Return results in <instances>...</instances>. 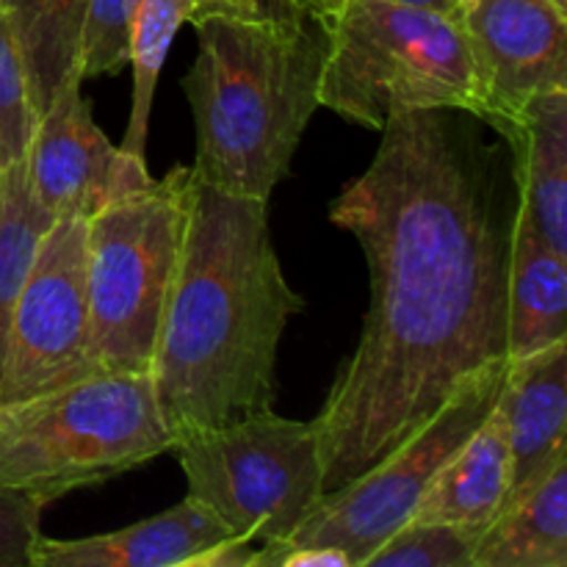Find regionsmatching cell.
<instances>
[{"label":"cell","instance_id":"obj_1","mask_svg":"<svg viewBox=\"0 0 567 567\" xmlns=\"http://www.w3.org/2000/svg\"><path fill=\"white\" fill-rule=\"evenodd\" d=\"M330 221L358 238L371 282L358 349L319 415L324 493L421 430L476 371L507 360V275L518 188L507 142L465 111H399Z\"/></svg>","mask_w":567,"mask_h":567},{"label":"cell","instance_id":"obj_2","mask_svg":"<svg viewBox=\"0 0 567 567\" xmlns=\"http://www.w3.org/2000/svg\"><path fill=\"white\" fill-rule=\"evenodd\" d=\"M266 205L194 177L150 363L172 443L275 408L277 352L305 299L288 286Z\"/></svg>","mask_w":567,"mask_h":567},{"label":"cell","instance_id":"obj_3","mask_svg":"<svg viewBox=\"0 0 567 567\" xmlns=\"http://www.w3.org/2000/svg\"><path fill=\"white\" fill-rule=\"evenodd\" d=\"M194 28L197 59L183 78L197 131L194 177L269 203L321 109L319 25L208 17Z\"/></svg>","mask_w":567,"mask_h":567},{"label":"cell","instance_id":"obj_4","mask_svg":"<svg viewBox=\"0 0 567 567\" xmlns=\"http://www.w3.org/2000/svg\"><path fill=\"white\" fill-rule=\"evenodd\" d=\"M319 105L382 131L399 111L449 109L487 120V83L460 14L402 0H330Z\"/></svg>","mask_w":567,"mask_h":567},{"label":"cell","instance_id":"obj_5","mask_svg":"<svg viewBox=\"0 0 567 567\" xmlns=\"http://www.w3.org/2000/svg\"><path fill=\"white\" fill-rule=\"evenodd\" d=\"M169 449L150 371H94L0 402V485L31 493L44 507Z\"/></svg>","mask_w":567,"mask_h":567},{"label":"cell","instance_id":"obj_6","mask_svg":"<svg viewBox=\"0 0 567 567\" xmlns=\"http://www.w3.org/2000/svg\"><path fill=\"white\" fill-rule=\"evenodd\" d=\"M194 194L192 166L122 192L86 219L89 360L150 371Z\"/></svg>","mask_w":567,"mask_h":567},{"label":"cell","instance_id":"obj_7","mask_svg":"<svg viewBox=\"0 0 567 567\" xmlns=\"http://www.w3.org/2000/svg\"><path fill=\"white\" fill-rule=\"evenodd\" d=\"M188 496L233 535L255 543L286 540L324 496L313 421L282 419L275 408L219 430L172 443Z\"/></svg>","mask_w":567,"mask_h":567},{"label":"cell","instance_id":"obj_8","mask_svg":"<svg viewBox=\"0 0 567 567\" xmlns=\"http://www.w3.org/2000/svg\"><path fill=\"white\" fill-rule=\"evenodd\" d=\"M504 371L507 360L471 374L415 435L358 480L324 493L297 532L277 540V546H332L341 548L354 567H363L393 532L413 518L441 465L485 421L502 391Z\"/></svg>","mask_w":567,"mask_h":567},{"label":"cell","instance_id":"obj_9","mask_svg":"<svg viewBox=\"0 0 567 567\" xmlns=\"http://www.w3.org/2000/svg\"><path fill=\"white\" fill-rule=\"evenodd\" d=\"M94 374L89 360L86 219H55L44 230L11 313L0 402Z\"/></svg>","mask_w":567,"mask_h":567},{"label":"cell","instance_id":"obj_10","mask_svg":"<svg viewBox=\"0 0 567 567\" xmlns=\"http://www.w3.org/2000/svg\"><path fill=\"white\" fill-rule=\"evenodd\" d=\"M81 86V70H75L37 116L25 153L33 197L53 219H89L153 177L147 161L114 147L100 131Z\"/></svg>","mask_w":567,"mask_h":567},{"label":"cell","instance_id":"obj_11","mask_svg":"<svg viewBox=\"0 0 567 567\" xmlns=\"http://www.w3.org/2000/svg\"><path fill=\"white\" fill-rule=\"evenodd\" d=\"M567 9L554 0H471L463 9L487 83L485 125L515 114L529 97L567 89Z\"/></svg>","mask_w":567,"mask_h":567},{"label":"cell","instance_id":"obj_12","mask_svg":"<svg viewBox=\"0 0 567 567\" xmlns=\"http://www.w3.org/2000/svg\"><path fill=\"white\" fill-rule=\"evenodd\" d=\"M496 410L513 460L509 502L567 457V341L507 360Z\"/></svg>","mask_w":567,"mask_h":567},{"label":"cell","instance_id":"obj_13","mask_svg":"<svg viewBox=\"0 0 567 567\" xmlns=\"http://www.w3.org/2000/svg\"><path fill=\"white\" fill-rule=\"evenodd\" d=\"M491 127L509 147L520 214L567 255V89L535 94Z\"/></svg>","mask_w":567,"mask_h":567},{"label":"cell","instance_id":"obj_14","mask_svg":"<svg viewBox=\"0 0 567 567\" xmlns=\"http://www.w3.org/2000/svg\"><path fill=\"white\" fill-rule=\"evenodd\" d=\"M227 537L238 535L197 498L186 496L172 509L125 529L81 540L39 537L31 567H188Z\"/></svg>","mask_w":567,"mask_h":567},{"label":"cell","instance_id":"obj_15","mask_svg":"<svg viewBox=\"0 0 567 567\" xmlns=\"http://www.w3.org/2000/svg\"><path fill=\"white\" fill-rule=\"evenodd\" d=\"M513 482L507 432L496 404L480 426L441 465L410 520L485 532L502 513Z\"/></svg>","mask_w":567,"mask_h":567},{"label":"cell","instance_id":"obj_16","mask_svg":"<svg viewBox=\"0 0 567 567\" xmlns=\"http://www.w3.org/2000/svg\"><path fill=\"white\" fill-rule=\"evenodd\" d=\"M565 313L567 255L548 247L518 208L507 275V360L565 343Z\"/></svg>","mask_w":567,"mask_h":567},{"label":"cell","instance_id":"obj_17","mask_svg":"<svg viewBox=\"0 0 567 567\" xmlns=\"http://www.w3.org/2000/svg\"><path fill=\"white\" fill-rule=\"evenodd\" d=\"M471 567H567V457L504 504Z\"/></svg>","mask_w":567,"mask_h":567},{"label":"cell","instance_id":"obj_18","mask_svg":"<svg viewBox=\"0 0 567 567\" xmlns=\"http://www.w3.org/2000/svg\"><path fill=\"white\" fill-rule=\"evenodd\" d=\"M83 11L86 0H0V14L20 48L37 116L78 70Z\"/></svg>","mask_w":567,"mask_h":567},{"label":"cell","instance_id":"obj_19","mask_svg":"<svg viewBox=\"0 0 567 567\" xmlns=\"http://www.w3.org/2000/svg\"><path fill=\"white\" fill-rule=\"evenodd\" d=\"M53 221L33 197L25 158L0 169V374L17 297L31 271L39 241Z\"/></svg>","mask_w":567,"mask_h":567},{"label":"cell","instance_id":"obj_20","mask_svg":"<svg viewBox=\"0 0 567 567\" xmlns=\"http://www.w3.org/2000/svg\"><path fill=\"white\" fill-rule=\"evenodd\" d=\"M188 14H192V0H142L133 17L131 50H127V64L133 66V97L127 131L120 144V150H125L133 158L147 161L155 86H158L166 53L183 22H188Z\"/></svg>","mask_w":567,"mask_h":567},{"label":"cell","instance_id":"obj_21","mask_svg":"<svg viewBox=\"0 0 567 567\" xmlns=\"http://www.w3.org/2000/svg\"><path fill=\"white\" fill-rule=\"evenodd\" d=\"M480 532L463 526L408 520L363 567H471Z\"/></svg>","mask_w":567,"mask_h":567},{"label":"cell","instance_id":"obj_22","mask_svg":"<svg viewBox=\"0 0 567 567\" xmlns=\"http://www.w3.org/2000/svg\"><path fill=\"white\" fill-rule=\"evenodd\" d=\"M142 0H86L78 70L83 81L116 75L127 64L133 17Z\"/></svg>","mask_w":567,"mask_h":567},{"label":"cell","instance_id":"obj_23","mask_svg":"<svg viewBox=\"0 0 567 567\" xmlns=\"http://www.w3.org/2000/svg\"><path fill=\"white\" fill-rule=\"evenodd\" d=\"M37 127L25 66L9 22L0 14V169L25 158Z\"/></svg>","mask_w":567,"mask_h":567},{"label":"cell","instance_id":"obj_24","mask_svg":"<svg viewBox=\"0 0 567 567\" xmlns=\"http://www.w3.org/2000/svg\"><path fill=\"white\" fill-rule=\"evenodd\" d=\"M44 504L17 487L0 485V567H31Z\"/></svg>","mask_w":567,"mask_h":567},{"label":"cell","instance_id":"obj_25","mask_svg":"<svg viewBox=\"0 0 567 567\" xmlns=\"http://www.w3.org/2000/svg\"><path fill=\"white\" fill-rule=\"evenodd\" d=\"M208 17H230L247 22H277V25H299L313 20L302 0H192L188 22Z\"/></svg>","mask_w":567,"mask_h":567},{"label":"cell","instance_id":"obj_26","mask_svg":"<svg viewBox=\"0 0 567 567\" xmlns=\"http://www.w3.org/2000/svg\"><path fill=\"white\" fill-rule=\"evenodd\" d=\"M249 567H354L352 559L332 546H277L264 543Z\"/></svg>","mask_w":567,"mask_h":567},{"label":"cell","instance_id":"obj_27","mask_svg":"<svg viewBox=\"0 0 567 567\" xmlns=\"http://www.w3.org/2000/svg\"><path fill=\"white\" fill-rule=\"evenodd\" d=\"M255 551H258L255 540H247V537H227V540L216 543L214 548L194 557L188 567H249Z\"/></svg>","mask_w":567,"mask_h":567},{"label":"cell","instance_id":"obj_28","mask_svg":"<svg viewBox=\"0 0 567 567\" xmlns=\"http://www.w3.org/2000/svg\"><path fill=\"white\" fill-rule=\"evenodd\" d=\"M402 3L426 6V9L446 11V14H463V9H460V6H457V0H402Z\"/></svg>","mask_w":567,"mask_h":567},{"label":"cell","instance_id":"obj_29","mask_svg":"<svg viewBox=\"0 0 567 567\" xmlns=\"http://www.w3.org/2000/svg\"><path fill=\"white\" fill-rule=\"evenodd\" d=\"M327 3H330V0H302V6L310 11V17H316V11L324 9Z\"/></svg>","mask_w":567,"mask_h":567},{"label":"cell","instance_id":"obj_30","mask_svg":"<svg viewBox=\"0 0 567 567\" xmlns=\"http://www.w3.org/2000/svg\"><path fill=\"white\" fill-rule=\"evenodd\" d=\"M471 3V0H457V6H460V9H465V6H468Z\"/></svg>","mask_w":567,"mask_h":567},{"label":"cell","instance_id":"obj_31","mask_svg":"<svg viewBox=\"0 0 567 567\" xmlns=\"http://www.w3.org/2000/svg\"><path fill=\"white\" fill-rule=\"evenodd\" d=\"M557 6H563V9H567V0H554Z\"/></svg>","mask_w":567,"mask_h":567}]
</instances>
